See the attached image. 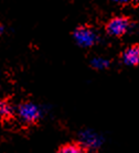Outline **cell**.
I'll return each mask as SVG.
<instances>
[{
    "mask_svg": "<svg viewBox=\"0 0 139 153\" xmlns=\"http://www.w3.org/2000/svg\"><path fill=\"white\" fill-rule=\"evenodd\" d=\"M18 116L23 123L32 125L39 120L40 116H41V110L35 104L23 102L18 108Z\"/></svg>",
    "mask_w": 139,
    "mask_h": 153,
    "instance_id": "6da1fadb",
    "label": "cell"
},
{
    "mask_svg": "<svg viewBox=\"0 0 139 153\" xmlns=\"http://www.w3.org/2000/svg\"><path fill=\"white\" fill-rule=\"evenodd\" d=\"M130 29V20L126 17H114L107 22L106 31L111 36H123Z\"/></svg>",
    "mask_w": 139,
    "mask_h": 153,
    "instance_id": "7a4b0ae2",
    "label": "cell"
},
{
    "mask_svg": "<svg viewBox=\"0 0 139 153\" xmlns=\"http://www.w3.org/2000/svg\"><path fill=\"white\" fill-rule=\"evenodd\" d=\"M74 40L78 45L90 48L97 42V34L93 29L88 27H80L74 31Z\"/></svg>",
    "mask_w": 139,
    "mask_h": 153,
    "instance_id": "3957f363",
    "label": "cell"
},
{
    "mask_svg": "<svg viewBox=\"0 0 139 153\" xmlns=\"http://www.w3.org/2000/svg\"><path fill=\"white\" fill-rule=\"evenodd\" d=\"M122 59L126 65L136 66V65L138 64V61H139L138 45L135 44V45H132V46H129V48H127V49L124 51V53H123Z\"/></svg>",
    "mask_w": 139,
    "mask_h": 153,
    "instance_id": "277c9868",
    "label": "cell"
},
{
    "mask_svg": "<svg viewBox=\"0 0 139 153\" xmlns=\"http://www.w3.org/2000/svg\"><path fill=\"white\" fill-rule=\"evenodd\" d=\"M58 153H86V148L81 143H67L61 146Z\"/></svg>",
    "mask_w": 139,
    "mask_h": 153,
    "instance_id": "5b68a950",
    "label": "cell"
},
{
    "mask_svg": "<svg viewBox=\"0 0 139 153\" xmlns=\"http://www.w3.org/2000/svg\"><path fill=\"white\" fill-rule=\"evenodd\" d=\"M14 114L13 106L10 101L8 100H1L0 101V118H10Z\"/></svg>",
    "mask_w": 139,
    "mask_h": 153,
    "instance_id": "8992f818",
    "label": "cell"
},
{
    "mask_svg": "<svg viewBox=\"0 0 139 153\" xmlns=\"http://www.w3.org/2000/svg\"><path fill=\"white\" fill-rule=\"evenodd\" d=\"M108 65H109V62L107 59H101V57H96V59H93L92 61V66L94 68H97V70H104V68H107Z\"/></svg>",
    "mask_w": 139,
    "mask_h": 153,
    "instance_id": "52a82bcc",
    "label": "cell"
},
{
    "mask_svg": "<svg viewBox=\"0 0 139 153\" xmlns=\"http://www.w3.org/2000/svg\"><path fill=\"white\" fill-rule=\"evenodd\" d=\"M114 1L119 4H127L129 2H137L138 0H114Z\"/></svg>",
    "mask_w": 139,
    "mask_h": 153,
    "instance_id": "ba28073f",
    "label": "cell"
},
{
    "mask_svg": "<svg viewBox=\"0 0 139 153\" xmlns=\"http://www.w3.org/2000/svg\"><path fill=\"white\" fill-rule=\"evenodd\" d=\"M2 31H4V28H2V25H0V34L2 33Z\"/></svg>",
    "mask_w": 139,
    "mask_h": 153,
    "instance_id": "9c48e42d",
    "label": "cell"
}]
</instances>
